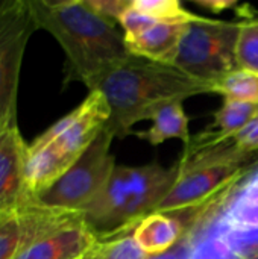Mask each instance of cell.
Returning a JSON list of instances; mask_svg holds the SVG:
<instances>
[{"label": "cell", "instance_id": "cell-21", "mask_svg": "<svg viewBox=\"0 0 258 259\" xmlns=\"http://www.w3.org/2000/svg\"><path fill=\"white\" fill-rule=\"evenodd\" d=\"M237 68L258 76V20L242 21L237 47Z\"/></svg>", "mask_w": 258, "mask_h": 259}, {"label": "cell", "instance_id": "cell-10", "mask_svg": "<svg viewBox=\"0 0 258 259\" xmlns=\"http://www.w3.org/2000/svg\"><path fill=\"white\" fill-rule=\"evenodd\" d=\"M27 147L17 124L0 129V211L32 196L24 179Z\"/></svg>", "mask_w": 258, "mask_h": 259}, {"label": "cell", "instance_id": "cell-4", "mask_svg": "<svg viewBox=\"0 0 258 259\" xmlns=\"http://www.w3.org/2000/svg\"><path fill=\"white\" fill-rule=\"evenodd\" d=\"M176 178L178 164L170 168L158 162L116 165L102 193L84 209V220L99 240L132 234L143 219L157 211Z\"/></svg>", "mask_w": 258, "mask_h": 259}, {"label": "cell", "instance_id": "cell-5", "mask_svg": "<svg viewBox=\"0 0 258 259\" xmlns=\"http://www.w3.org/2000/svg\"><path fill=\"white\" fill-rule=\"evenodd\" d=\"M242 21L198 17L190 21L179 42L173 67L213 87L237 70L236 47Z\"/></svg>", "mask_w": 258, "mask_h": 259}, {"label": "cell", "instance_id": "cell-16", "mask_svg": "<svg viewBox=\"0 0 258 259\" xmlns=\"http://www.w3.org/2000/svg\"><path fill=\"white\" fill-rule=\"evenodd\" d=\"M258 112V105L236 102V100H224L220 109L214 114V123L211 131L220 141L233 140L240 131L246 127V124L255 117Z\"/></svg>", "mask_w": 258, "mask_h": 259}, {"label": "cell", "instance_id": "cell-7", "mask_svg": "<svg viewBox=\"0 0 258 259\" xmlns=\"http://www.w3.org/2000/svg\"><path fill=\"white\" fill-rule=\"evenodd\" d=\"M29 0H8L0 12V129L17 124L20 68L29 38L36 30Z\"/></svg>", "mask_w": 258, "mask_h": 259}, {"label": "cell", "instance_id": "cell-14", "mask_svg": "<svg viewBox=\"0 0 258 259\" xmlns=\"http://www.w3.org/2000/svg\"><path fill=\"white\" fill-rule=\"evenodd\" d=\"M186 235V226L175 212H154L143 219L132 232V238L148 256L170 250Z\"/></svg>", "mask_w": 258, "mask_h": 259}, {"label": "cell", "instance_id": "cell-2", "mask_svg": "<svg viewBox=\"0 0 258 259\" xmlns=\"http://www.w3.org/2000/svg\"><path fill=\"white\" fill-rule=\"evenodd\" d=\"M36 27L47 30L67 58V80L87 88L132 55L116 24L93 12L84 0H29Z\"/></svg>", "mask_w": 258, "mask_h": 259}, {"label": "cell", "instance_id": "cell-12", "mask_svg": "<svg viewBox=\"0 0 258 259\" xmlns=\"http://www.w3.org/2000/svg\"><path fill=\"white\" fill-rule=\"evenodd\" d=\"M189 23L155 20L144 30L132 36H123L125 44L134 56L172 65Z\"/></svg>", "mask_w": 258, "mask_h": 259}, {"label": "cell", "instance_id": "cell-6", "mask_svg": "<svg viewBox=\"0 0 258 259\" xmlns=\"http://www.w3.org/2000/svg\"><path fill=\"white\" fill-rule=\"evenodd\" d=\"M113 140L114 135L105 127L62 178L36 199L52 208L84 212L102 193L117 165L111 155Z\"/></svg>", "mask_w": 258, "mask_h": 259}, {"label": "cell", "instance_id": "cell-23", "mask_svg": "<svg viewBox=\"0 0 258 259\" xmlns=\"http://www.w3.org/2000/svg\"><path fill=\"white\" fill-rule=\"evenodd\" d=\"M192 259H240L214 232L205 231L195 241Z\"/></svg>", "mask_w": 258, "mask_h": 259}, {"label": "cell", "instance_id": "cell-17", "mask_svg": "<svg viewBox=\"0 0 258 259\" xmlns=\"http://www.w3.org/2000/svg\"><path fill=\"white\" fill-rule=\"evenodd\" d=\"M205 231L217 234L240 259H258V225L219 226L210 223L202 232Z\"/></svg>", "mask_w": 258, "mask_h": 259}, {"label": "cell", "instance_id": "cell-11", "mask_svg": "<svg viewBox=\"0 0 258 259\" xmlns=\"http://www.w3.org/2000/svg\"><path fill=\"white\" fill-rule=\"evenodd\" d=\"M97 241L99 238L84 220L33 241L15 259H82Z\"/></svg>", "mask_w": 258, "mask_h": 259}, {"label": "cell", "instance_id": "cell-13", "mask_svg": "<svg viewBox=\"0 0 258 259\" xmlns=\"http://www.w3.org/2000/svg\"><path fill=\"white\" fill-rule=\"evenodd\" d=\"M73 159L65 156L53 144H29L24 170L27 193L38 197L58 182L73 165Z\"/></svg>", "mask_w": 258, "mask_h": 259}, {"label": "cell", "instance_id": "cell-8", "mask_svg": "<svg viewBox=\"0 0 258 259\" xmlns=\"http://www.w3.org/2000/svg\"><path fill=\"white\" fill-rule=\"evenodd\" d=\"M79 222H84V212L52 208L27 196L18 205L0 211V259H15L33 241Z\"/></svg>", "mask_w": 258, "mask_h": 259}, {"label": "cell", "instance_id": "cell-27", "mask_svg": "<svg viewBox=\"0 0 258 259\" xmlns=\"http://www.w3.org/2000/svg\"><path fill=\"white\" fill-rule=\"evenodd\" d=\"M234 196L236 197H254V196H258V168L236 188Z\"/></svg>", "mask_w": 258, "mask_h": 259}, {"label": "cell", "instance_id": "cell-9", "mask_svg": "<svg viewBox=\"0 0 258 259\" xmlns=\"http://www.w3.org/2000/svg\"><path fill=\"white\" fill-rule=\"evenodd\" d=\"M108 120L109 109L105 97L99 91H90L76 109L59 118L32 144H53L65 156L76 161L106 127Z\"/></svg>", "mask_w": 258, "mask_h": 259}, {"label": "cell", "instance_id": "cell-15", "mask_svg": "<svg viewBox=\"0 0 258 259\" xmlns=\"http://www.w3.org/2000/svg\"><path fill=\"white\" fill-rule=\"evenodd\" d=\"M151 121V129L137 134L151 146H158L172 138H178L187 144L192 138L189 132V117L184 112L182 102H170L161 106L152 115Z\"/></svg>", "mask_w": 258, "mask_h": 259}, {"label": "cell", "instance_id": "cell-1", "mask_svg": "<svg viewBox=\"0 0 258 259\" xmlns=\"http://www.w3.org/2000/svg\"><path fill=\"white\" fill-rule=\"evenodd\" d=\"M88 90L99 91L105 97L109 109L106 129L114 138L132 134L134 124L151 120L161 106L170 102L214 93L211 83L195 79L170 64L134 55L93 82Z\"/></svg>", "mask_w": 258, "mask_h": 259}, {"label": "cell", "instance_id": "cell-18", "mask_svg": "<svg viewBox=\"0 0 258 259\" xmlns=\"http://www.w3.org/2000/svg\"><path fill=\"white\" fill-rule=\"evenodd\" d=\"M214 93L224 96V100L258 105V76L237 68L214 85Z\"/></svg>", "mask_w": 258, "mask_h": 259}, {"label": "cell", "instance_id": "cell-29", "mask_svg": "<svg viewBox=\"0 0 258 259\" xmlns=\"http://www.w3.org/2000/svg\"><path fill=\"white\" fill-rule=\"evenodd\" d=\"M6 2H8V0H0V12H2V9L5 8V5H6Z\"/></svg>", "mask_w": 258, "mask_h": 259}, {"label": "cell", "instance_id": "cell-24", "mask_svg": "<svg viewBox=\"0 0 258 259\" xmlns=\"http://www.w3.org/2000/svg\"><path fill=\"white\" fill-rule=\"evenodd\" d=\"M85 5L103 20L119 24L122 15L131 8L132 0H84Z\"/></svg>", "mask_w": 258, "mask_h": 259}, {"label": "cell", "instance_id": "cell-22", "mask_svg": "<svg viewBox=\"0 0 258 259\" xmlns=\"http://www.w3.org/2000/svg\"><path fill=\"white\" fill-rule=\"evenodd\" d=\"M132 6L158 21H193L198 18L176 0H132Z\"/></svg>", "mask_w": 258, "mask_h": 259}, {"label": "cell", "instance_id": "cell-19", "mask_svg": "<svg viewBox=\"0 0 258 259\" xmlns=\"http://www.w3.org/2000/svg\"><path fill=\"white\" fill-rule=\"evenodd\" d=\"M146 256L132 234H128L99 240L82 259H146Z\"/></svg>", "mask_w": 258, "mask_h": 259}, {"label": "cell", "instance_id": "cell-3", "mask_svg": "<svg viewBox=\"0 0 258 259\" xmlns=\"http://www.w3.org/2000/svg\"><path fill=\"white\" fill-rule=\"evenodd\" d=\"M176 164V182L155 212L190 209L231 194L257 170L258 156L207 131L190 138Z\"/></svg>", "mask_w": 258, "mask_h": 259}, {"label": "cell", "instance_id": "cell-20", "mask_svg": "<svg viewBox=\"0 0 258 259\" xmlns=\"http://www.w3.org/2000/svg\"><path fill=\"white\" fill-rule=\"evenodd\" d=\"M211 223L219 226H254L258 225V196L236 197L234 193L220 212Z\"/></svg>", "mask_w": 258, "mask_h": 259}, {"label": "cell", "instance_id": "cell-28", "mask_svg": "<svg viewBox=\"0 0 258 259\" xmlns=\"http://www.w3.org/2000/svg\"><path fill=\"white\" fill-rule=\"evenodd\" d=\"M198 3L199 6H204V8H208L211 9L213 12H219L225 8H233L236 6V2H195Z\"/></svg>", "mask_w": 258, "mask_h": 259}, {"label": "cell", "instance_id": "cell-25", "mask_svg": "<svg viewBox=\"0 0 258 259\" xmlns=\"http://www.w3.org/2000/svg\"><path fill=\"white\" fill-rule=\"evenodd\" d=\"M233 141L245 152L257 153L258 152V112L255 117L246 124L243 131H240Z\"/></svg>", "mask_w": 258, "mask_h": 259}, {"label": "cell", "instance_id": "cell-26", "mask_svg": "<svg viewBox=\"0 0 258 259\" xmlns=\"http://www.w3.org/2000/svg\"><path fill=\"white\" fill-rule=\"evenodd\" d=\"M196 235H186L176 246H173L170 250L154 255V256H146V259H192L193 253V246L196 241Z\"/></svg>", "mask_w": 258, "mask_h": 259}]
</instances>
